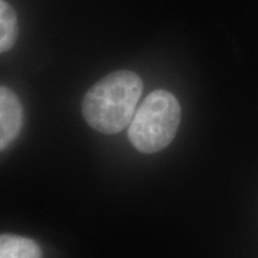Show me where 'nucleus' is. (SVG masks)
<instances>
[{
    "label": "nucleus",
    "mask_w": 258,
    "mask_h": 258,
    "mask_svg": "<svg viewBox=\"0 0 258 258\" xmlns=\"http://www.w3.org/2000/svg\"><path fill=\"white\" fill-rule=\"evenodd\" d=\"M180 105L172 93L156 90L135 111L128 138L139 152L157 153L172 143L180 122Z\"/></svg>",
    "instance_id": "2"
},
{
    "label": "nucleus",
    "mask_w": 258,
    "mask_h": 258,
    "mask_svg": "<svg viewBox=\"0 0 258 258\" xmlns=\"http://www.w3.org/2000/svg\"><path fill=\"white\" fill-rule=\"evenodd\" d=\"M0 258H42L40 246L29 238L0 234Z\"/></svg>",
    "instance_id": "4"
},
{
    "label": "nucleus",
    "mask_w": 258,
    "mask_h": 258,
    "mask_svg": "<svg viewBox=\"0 0 258 258\" xmlns=\"http://www.w3.org/2000/svg\"><path fill=\"white\" fill-rule=\"evenodd\" d=\"M17 37V15L8 3L0 0V54L11 49Z\"/></svg>",
    "instance_id": "5"
},
{
    "label": "nucleus",
    "mask_w": 258,
    "mask_h": 258,
    "mask_svg": "<svg viewBox=\"0 0 258 258\" xmlns=\"http://www.w3.org/2000/svg\"><path fill=\"white\" fill-rule=\"evenodd\" d=\"M143 88V80L132 71H115L108 74L84 96V118L99 133H120L133 120Z\"/></svg>",
    "instance_id": "1"
},
{
    "label": "nucleus",
    "mask_w": 258,
    "mask_h": 258,
    "mask_svg": "<svg viewBox=\"0 0 258 258\" xmlns=\"http://www.w3.org/2000/svg\"><path fill=\"white\" fill-rule=\"evenodd\" d=\"M23 127V106L11 89L0 86V152L17 139Z\"/></svg>",
    "instance_id": "3"
}]
</instances>
